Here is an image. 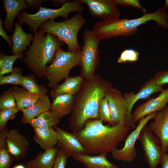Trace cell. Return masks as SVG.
I'll use <instances>...</instances> for the list:
<instances>
[{"label":"cell","mask_w":168,"mask_h":168,"mask_svg":"<svg viewBox=\"0 0 168 168\" xmlns=\"http://www.w3.org/2000/svg\"><path fill=\"white\" fill-rule=\"evenodd\" d=\"M153 78L156 84L159 86L168 84V69L158 71Z\"/></svg>","instance_id":"d590c367"},{"label":"cell","mask_w":168,"mask_h":168,"mask_svg":"<svg viewBox=\"0 0 168 168\" xmlns=\"http://www.w3.org/2000/svg\"><path fill=\"white\" fill-rule=\"evenodd\" d=\"M17 108L4 109L0 110V131L4 130L8 121L13 119L19 111Z\"/></svg>","instance_id":"836d02e7"},{"label":"cell","mask_w":168,"mask_h":168,"mask_svg":"<svg viewBox=\"0 0 168 168\" xmlns=\"http://www.w3.org/2000/svg\"><path fill=\"white\" fill-rule=\"evenodd\" d=\"M83 3L80 0L68 1L65 2L58 9L42 7L40 5L38 11L35 13L31 14L25 10L19 14L17 17L18 22L21 24L26 23L30 27L29 30L34 34L43 22L61 16L68 19L69 14L72 12H82L84 10Z\"/></svg>","instance_id":"8992f818"},{"label":"cell","mask_w":168,"mask_h":168,"mask_svg":"<svg viewBox=\"0 0 168 168\" xmlns=\"http://www.w3.org/2000/svg\"><path fill=\"white\" fill-rule=\"evenodd\" d=\"M3 6L6 13L5 20L3 21L5 30L8 32H12L15 18L17 17L19 12L21 10L29 7L25 0H3Z\"/></svg>","instance_id":"ac0fdd59"},{"label":"cell","mask_w":168,"mask_h":168,"mask_svg":"<svg viewBox=\"0 0 168 168\" xmlns=\"http://www.w3.org/2000/svg\"><path fill=\"white\" fill-rule=\"evenodd\" d=\"M33 140L44 150L55 147L58 143L56 132L54 128L36 127L33 128Z\"/></svg>","instance_id":"44dd1931"},{"label":"cell","mask_w":168,"mask_h":168,"mask_svg":"<svg viewBox=\"0 0 168 168\" xmlns=\"http://www.w3.org/2000/svg\"><path fill=\"white\" fill-rule=\"evenodd\" d=\"M99 119L103 122H108L109 124L111 121V113L108 100L105 96L100 101L98 110Z\"/></svg>","instance_id":"d6a6232c"},{"label":"cell","mask_w":168,"mask_h":168,"mask_svg":"<svg viewBox=\"0 0 168 168\" xmlns=\"http://www.w3.org/2000/svg\"><path fill=\"white\" fill-rule=\"evenodd\" d=\"M23 53L7 55L1 53L0 57V76L10 73L13 71V65L18 58L23 56Z\"/></svg>","instance_id":"f546056e"},{"label":"cell","mask_w":168,"mask_h":168,"mask_svg":"<svg viewBox=\"0 0 168 168\" xmlns=\"http://www.w3.org/2000/svg\"><path fill=\"white\" fill-rule=\"evenodd\" d=\"M73 96L65 94L59 95L54 98L50 110L59 119L72 111L73 105Z\"/></svg>","instance_id":"d4e9b609"},{"label":"cell","mask_w":168,"mask_h":168,"mask_svg":"<svg viewBox=\"0 0 168 168\" xmlns=\"http://www.w3.org/2000/svg\"><path fill=\"white\" fill-rule=\"evenodd\" d=\"M44 34L39 30L34 33L32 44L23 58L29 69L40 78L45 77L46 64L52 63L57 50L64 44L53 34Z\"/></svg>","instance_id":"277c9868"},{"label":"cell","mask_w":168,"mask_h":168,"mask_svg":"<svg viewBox=\"0 0 168 168\" xmlns=\"http://www.w3.org/2000/svg\"><path fill=\"white\" fill-rule=\"evenodd\" d=\"M12 168H26L25 166L22 164H18L14 166Z\"/></svg>","instance_id":"b9f144b4"},{"label":"cell","mask_w":168,"mask_h":168,"mask_svg":"<svg viewBox=\"0 0 168 168\" xmlns=\"http://www.w3.org/2000/svg\"><path fill=\"white\" fill-rule=\"evenodd\" d=\"M163 89L162 86L156 84L153 77H151L146 82L137 93L135 94L132 91L124 93L123 95L128 105L127 116L125 120L126 124L134 129L136 126L132 120L131 111L136 102L138 100H145L149 98L152 94L161 92Z\"/></svg>","instance_id":"7c38bea8"},{"label":"cell","mask_w":168,"mask_h":168,"mask_svg":"<svg viewBox=\"0 0 168 168\" xmlns=\"http://www.w3.org/2000/svg\"><path fill=\"white\" fill-rule=\"evenodd\" d=\"M77 101L74 103L69 125L72 133L82 129L90 119H99L100 103L111 84L94 76L86 80Z\"/></svg>","instance_id":"7a4b0ae2"},{"label":"cell","mask_w":168,"mask_h":168,"mask_svg":"<svg viewBox=\"0 0 168 168\" xmlns=\"http://www.w3.org/2000/svg\"><path fill=\"white\" fill-rule=\"evenodd\" d=\"M51 103L46 94L40 97L38 101L28 108L21 110L23 113L21 121L23 124H30L32 120L42 113L50 110Z\"/></svg>","instance_id":"7402d4cb"},{"label":"cell","mask_w":168,"mask_h":168,"mask_svg":"<svg viewBox=\"0 0 168 168\" xmlns=\"http://www.w3.org/2000/svg\"><path fill=\"white\" fill-rule=\"evenodd\" d=\"M7 148L15 160L24 158L29 147V142L17 129L9 130L6 139Z\"/></svg>","instance_id":"e0dca14e"},{"label":"cell","mask_w":168,"mask_h":168,"mask_svg":"<svg viewBox=\"0 0 168 168\" xmlns=\"http://www.w3.org/2000/svg\"><path fill=\"white\" fill-rule=\"evenodd\" d=\"M23 76L21 69L14 67L13 71L8 75L0 76V85L11 84L20 85Z\"/></svg>","instance_id":"4dcf8cb0"},{"label":"cell","mask_w":168,"mask_h":168,"mask_svg":"<svg viewBox=\"0 0 168 168\" xmlns=\"http://www.w3.org/2000/svg\"><path fill=\"white\" fill-rule=\"evenodd\" d=\"M54 128L57 134L58 146L68 157L86 154L85 148L74 134L57 126Z\"/></svg>","instance_id":"5bb4252c"},{"label":"cell","mask_w":168,"mask_h":168,"mask_svg":"<svg viewBox=\"0 0 168 168\" xmlns=\"http://www.w3.org/2000/svg\"><path fill=\"white\" fill-rule=\"evenodd\" d=\"M86 23L82 12H77L70 18L61 22L49 20L42 23L39 30L52 34L57 39L65 43L68 51L77 52L81 50L77 40L78 33Z\"/></svg>","instance_id":"5b68a950"},{"label":"cell","mask_w":168,"mask_h":168,"mask_svg":"<svg viewBox=\"0 0 168 168\" xmlns=\"http://www.w3.org/2000/svg\"><path fill=\"white\" fill-rule=\"evenodd\" d=\"M163 7L166 9V8H168V0H166L165 1Z\"/></svg>","instance_id":"7bdbcfd3"},{"label":"cell","mask_w":168,"mask_h":168,"mask_svg":"<svg viewBox=\"0 0 168 168\" xmlns=\"http://www.w3.org/2000/svg\"><path fill=\"white\" fill-rule=\"evenodd\" d=\"M107 155L105 153L96 156L82 154L73 158L82 163L84 168H120L110 161L107 158Z\"/></svg>","instance_id":"603a6c76"},{"label":"cell","mask_w":168,"mask_h":168,"mask_svg":"<svg viewBox=\"0 0 168 168\" xmlns=\"http://www.w3.org/2000/svg\"><path fill=\"white\" fill-rule=\"evenodd\" d=\"M15 29L11 35L12 48L11 50L13 54L23 53L30 46V43L33 38V34H27L23 30L21 24L19 22L14 24Z\"/></svg>","instance_id":"ffe728a7"},{"label":"cell","mask_w":168,"mask_h":168,"mask_svg":"<svg viewBox=\"0 0 168 168\" xmlns=\"http://www.w3.org/2000/svg\"><path fill=\"white\" fill-rule=\"evenodd\" d=\"M168 103V88L163 89L156 97H152L136 107L131 114L133 122L135 124L142 118L165 109Z\"/></svg>","instance_id":"9a60e30c"},{"label":"cell","mask_w":168,"mask_h":168,"mask_svg":"<svg viewBox=\"0 0 168 168\" xmlns=\"http://www.w3.org/2000/svg\"><path fill=\"white\" fill-rule=\"evenodd\" d=\"M94 17L109 21L119 18L120 12L115 0H80Z\"/></svg>","instance_id":"8fae6325"},{"label":"cell","mask_w":168,"mask_h":168,"mask_svg":"<svg viewBox=\"0 0 168 168\" xmlns=\"http://www.w3.org/2000/svg\"><path fill=\"white\" fill-rule=\"evenodd\" d=\"M161 168H168V154L164 153L160 163Z\"/></svg>","instance_id":"60d3db41"},{"label":"cell","mask_w":168,"mask_h":168,"mask_svg":"<svg viewBox=\"0 0 168 168\" xmlns=\"http://www.w3.org/2000/svg\"><path fill=\"white\" fill-rule=\"evenodd\" d=\"M67 158L63 151L59 149L52 168H65Z\"/></svg>","instance_id":"8d00e7d4"},{"label":"cell","mask_w":168,"mask_h":168,"mask_svg":"<svg viewBox=\"0 0 168 168\" xmlns=\"http://www.w3.org/2000/svg\"><path fill=\"white\" fill-rule=\"evenodd\" d=\"M59 149L54 147L40 152L25 165L26 168H52Z\"/></svg>","instance_id":"cb8c5ba5"},{"label":"cell","mask_w":168,"mask_h":168,"mask_svg":"<svg viewBox=\"0 0 168 168\" xmlns=\"http://www.w3.org/2000/svg\"><path fill=\"white\" fill-rule=\"evenodd\" d=\"M117 5L124 6H130L141 9L144 14L146 13V10L140 5L138 0H115Z\"/></svg>","instance_id":"74e56055"},{"label":"cell","mask_w":168,"mask_h":168,"mask_svg":"<svg viewBox=\"0 0 168 168\" xmlns=\"http://www.w3.org/2000/svg\"><path fill=\"white\" fill-rule=\"evenodd\" d=\"M25 2L27 3L29 6V7H37L40 6L42 3L44 2L45 0H25Z\"/></svg>","instance_id":"ab89813d"},{"label":"cell","mask_w":168,"mask_h":168,"mask_svg":"<svg viewBox=\"0 0 168 168\" xmlns=\"http://www.w3.org/2000/svg\"><path fill=\"white\" fill-rule=\"evenodd\" d=\"M105 96L108 100L111 113V121L108 124L113 126L125 121L128 105L123 95L117 89L111 87L107 91Z\"/></svg>","instance_id":"4fadbf2b"},{"label":"cell","mask_w":168,"mask_h":168,"mask_svg":"<svg viewBox=\"0 0 168 168\" xmlns=\"http://www.w3.org/2000/svg\"><path fill=\"white\" fill-rule=\"evenodd\" d=\"M156 113H152L139 120L136 128L127 136L122 148L120 149L116 148L111 152L113 158L128 163L131 162L134 160L137 155L135 145L141 131L149 120L154 118Z\"/></svg>","instance_id":"30bf717a"},{"label":"cell","mask_w":168,"mask_h":168,"mask_svg":"<svg viewBox=\"0 0 168 168\" xmlns=\"http://www.w3.org/2000/svg\"><path fill=\"white\" fill-rule=\"evenodd\" d=\"M60 119L50 110L44 112L33 119L30 124L34 128L36 127L54 128L58 124Z\"/></svg>","instance_id":"83f0119b"},{"label":"cell","mask_w":168,"mask_h":168,"mask_svg":"<svg viewBox=\"0 0 168 168\" xmlns=\"http://www.w3.org/2000/svg\"><path fill=\"white\" fill-rule=\"evenodd\" d=\"M83 44L81 50V76L87 80L93 77L99 61V45L101 40L92 30H84Z\"/></svg>","instance_id":"ba28073f"},{"label":"cell","mask_w":168,"mask_h":168,"mask_svg":"<svg viewBox=\"0 0 168 168\" xmlns=\"http://www.w3.org/2000/svg\"><path fill=\"white\" fill-rule=\"evenodd\" d=\"M11 89L15 99L16 108L19 110L32 106L40 97L32 94L23 88L14 86Z\"/></svg>","instance_id":"484cf974"},{"label":"cell","mask_w":168,"mask_h":168,"mask_svg":"<svg viewBox=\"0 0 168 168\" xmlns=\"http://www.w3.org/2000/svg\"><path fill=\"white\" fill-rule=\"evenodd\" d=\"M138 139L142 146L143 157L149 168H156L164 154L159 139L146 124L141 130Z\"/></svg>","instance_id":"9c48e42d"},{"label":"cell","mask_w":168,"mask_h":168,"mask_svg":"<svg viewBox=\"0 0 168 168\" xmlns=\"http://www.w3.org/2000/svg\"><path fill=\"white\" fill-rule=\"evenodd\" d=\"M131 128L125 121L111 126L105 125L99 119L88 121L83 128L72 133L86 149V154L111 152L126 138Z\"/></svg>","instance_id":"6da1fadb"},{"label":"cell","mask_w":168,"mask_h":168,"mask_svg":"<svg viewBox=\"0 0 168 168\" xmlns=\"http://www.w3.org/2000/svg\"><path fill=\"white\" fill-rule=\"evenodd\" d=\"M3 21L0 19V35L8 43L12 50V40L11 36L8 35L3 29L2 25Z\"/></svg>","instance_id":"f35d334b"},{"label":"cell","mask_w":168,"mask_h":168,"mask_svg":"<svg viewBox=\"0 0 168 168\" xmlns=\"http://www.w3.org/2000/svg\"><path fill=\"white\" fill-rule=\"evenodd\" d=\"M16 108V100L11 88L0 96V109Z\"/></svg>","instance_id":"1f68e13d"},{"label":"cell","mask_w":168,"mask_h":168,"mask_svg":"<svg viewBox=\"0 0 168 168\" xmlns=\"http://www.w3.org/2000/svg\"><path fill=\"white\" fill-rule=\"evenodd\" d=\"M154 121L148 126L150 130L159 139L162 152H168V105L163 110L157 112Z\"/></svg>","instance_id":"2e32d148"},{"label":"cell","mask_w":168,"mask_h":168,"mask_svg":"<svg viewBox=\"0 0 168 168\" xmlns=\"http://www.w3.org/2000/svg\"><path fill=\"white\" fill-rule=\"evenodd\" d=\"M8 131L6 128L0 132V168H11L15 160L7 147L6 139Z\"/></svg>","instance_id":"4316f807"},{"label":"cell","mask_w":168,"mask_h":168,"mask_svg":"<svg viewBox=\"0 0 168 168\" xmlns=\"http://www.w3.org/2000/svg\"><path fill=\"white\" fill-rule=\"evenodd\" d=\"M83 82V78L81 76L68 77L61 84H57L53 87L50 95L53 98L65 94L74 96L78 92Z\"/></svg>","instance_id":"d6986e66"},{"label":"cell","mask_w":168,"mask_h":168,"mask_svg":"<svg viewBox=\"0 0 168 168\" xmlns=\"http://www.w3.org/2000/svg\"><path fill=\"white\" fill-rule=\"evenodd\" d=\"M138 52L133 49H125L121 53L117 62L118 63L134 62L139 58Z\"/></svg>","instance_id":"e575fe53"},{"label":"cell","mask_w":168,"mask_h":168,"mask_svg":"<svg viewBox=\"0 0 168 168\" xmlns=\"http://www.w3.org/2000/svg\"><path fill=\"white\" fill-rule=\"evenodd\" d=\"M151 21H155L158 26L168 29V12L166 9L163 7L135 19L119 18L109 21H98L94 24L92 30L101 40L127 37L135 33L139 26Z\"/></svg>","instance_id":"3957f363"},{"label":"cell","mask_w":168,"mask_h":168,"mask_svg":"<svg viewBox=\"0 0 168 168\" xmlns=\"http://www.w3.org/2000/svg\"><path fill=\"white\" fill-rule=\"evenodd\" d=\"M81 59V51L70 52L59 49L51 64L46 66L45 68V77L48 80V86L52 88L68 77L70 70L80 65Z\"/></svg>","instance_id":"52a82bcc"},{"label":"cell","mask_w":168,"mask_h":168,"mask_svg":"<svg viewBox=\"0 0 168 168\" xmlns=\"http://www.w3.org/2000/svg\"><path fill=\"white\" fill-rule=\"evenodd\" d=\"M20 85L32 94L39 97L45 95L48 91L46 87L37 83L35 77L31 74L23 76Z\"/></svg>","instance_id":"f1b7e54d"}]
</instances>
